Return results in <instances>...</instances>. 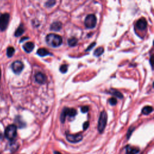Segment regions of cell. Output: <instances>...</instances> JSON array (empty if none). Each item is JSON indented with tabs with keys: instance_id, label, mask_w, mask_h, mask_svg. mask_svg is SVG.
Wrapping results in <instances>:
<instances>
[{
	"instance_id": "obj_1",
	"label": "cell",
	"mask_w": 154,
	"mask_h": 154,
	"mask_svg": "<svg viewBox=\"0 0 154 154\" xmlns=\"http://www.w3.org/2000/svg\"><path fill=\"white\" fill-rule=\"evenodd\" d=\"M46 41L52 47H58L62 44V37L56 34H50L46 37Z\"/></svg>"
},
{
	"instance_id": "obj_2",
	"label": "cell",
	"mask_w": 154,
	"mask_h": 154,
	"mask_svg": "<svg viewBox=\"0 0 154 154\" xmlns=\"http://www.w3.org/2000/svg\"><path fill=\"white\" fill-rule=\"evenodd\" d=\"M17 135V127L15 125H10L5 131V137L9 140H13Z\"/></svg>"
},
{
	"instance_id": "obj_3",
	"label": "cell",
	"mask_w": 154,
	"mask_h": 154,
	"mask_svg": "<svg viewBox=\"0 0 154 154\" xmlns=\"http://www.w3.org/2000/svg\"><path fill=\"white\" fill-rule=\"evenodd\" d=\"M107 121V113L103 111L101 113V114H100V117H99V121H98V128L100 133H102L104 131L106 126Z\"/></svg>"
},
{
	"instance_id": "obj_4",
	"label": "cell",
	"mask_w": 154,
	"mask_h": 154,
	"mask_svg": "<svg viewBox=\"0 0 154 154\" xmlns=\"http://www.w3.org/2000/svg\"><path fill=\"white\" fill-rule=\"evenodd\" d=\"M96 18L94 15H89L85 19L84 24L88 28H93L96 25Z\"/></svg>"
},
{
	"instance_id": "obj_5",
	"label": "cell",
	"mask_w": 154,
	"mask_h": 154,
	"mask_svg": "<svg viewBox=\"0 0 154 154\" xmlns=\"http://www.w3.org/2000/svg\"><path fill=\"white\" fill-rule=\"evenodd\" d=\"M10 16L8 13H4L0 16V30L4 31L7 27L9 22Z\"/></svg>"
},
{
	"instance_id": "obj_6",
	"label": "cell",
	"mask_w": 154,
	"mask_h": 154,
	"mask_svg": "<svg viewBox=\"0 0 154 154\" xmlns=\"http://www.w3.org/2000/svg\"><path fill=\"white\" fill-rule=\"evenodd\" d=\"M83 136L81 134H68L66 136V139L68 142L72 143H78L83 140Z\"/></svg>"
},
{
	"instance_id": "obj_7",
	"label": "cell",
	"mask_w": 154,
	"mask_h": 154,
	"mask_svg": "<svg viewBox=\"0 0 154 154\" xmlns=\"http://www.w3.org/2000/svg\"><path fill=\"white\" fill-rule=\"evenodd\" d=\"M12 69L13 71L16 74H19L24 69V64L21 61H15L12 64Z\"/></svg>"
},
{
	"instance_id": "obj_8",
	"label": "cell",
	"mask_w": 154,
	"mask_h": 154,
	"mask_svg": "<svg viewBox=\"0 0 154 154\" xmlns=\"http://www.w3.org/2000/svg\"><path fill=\"white\" fill-rule=\"evenodd\" d=\"M35 79L39 84H42L46 82V77L43 73L41 72H38L35 75Z\"/></svg>"
},
{
	"instance_id": "obj_9",
	"label": "cell",
	"mask_w": 154,
	"mask_h": 154,
	"mask_svg": "<svg viewBox=\"0 0 154 154\" xmlns=\"http://www.w3.org/2000/svg\"><path fill=\"white\" fill-rule=\"evenodd\" d=\"M147 21L145 19H140L137 22V27L140 30H145L147 27Z\"/></svg>"
},
{
	"instance_id": "obj_10",
	"label": "cell",
	"mask_w": 154,
	"mask_h": 154,
	"mask_svg": "<svg viewBox=\"0 0 154 154\" xmlns=\"http://www.w3.org/2000/svg\"><path fill=\"white\" fill-rule=\"evenodd\" d=\"M126 152L125 154H137L140 152V149L135 147L131 146H126L125 148Z\"/></svg>"
},
{
	"instance_id": "obj_11",
	"label": "cell",
	"mask_w": 154,
	"mask_h": 154,
	"mask_svg": "<svg viewBox=\"0 0 154 154\" xmlns=\"http://www.w3.org/2000/svg\"><path fill=\"white\" fill-rule=\"evenodd\" d=\"M23 48H24V50H25V52L30 53L33 50V49H34L35 44L31 42H27V43H26L24 45Z\"/></svg>"
},
{
	"instance_id": "obj_12",
	"label": "cell",
	"mask_w": 154,
	"mask_h": 154,
	"mask_svg": "<svg viewBox=\"0 0 154 154\" xmlns=\"http://www.w3.org/2000/svg\"><path fill=\"white\" fill-rule=\"evenodd\" d=\"M62 28V24L60 22H53L51 25V30L53 31H60Z\"/></svg>"
},
{
	"instance_id": "obj_13",
	"label": "cell",
	"mask_w": 154,
	"mask_h": 154,
	"mask_svg": "<svg viewBox=\"0 0 154 154\" xmlns=\"http://www.w3.org/2000/svg\"><path fill=\"white\" fill-rule=\"evenodd\" d=\"M37 54L41 57H45L47 55L50 54V53L48 50H46L45 48H40L37 51Z\"/></svg>"
},
{
	"instance_id": "obj_14",
	"label": "cell",
	"mask_w": 154,
	"mask_h": 154,
	"mask_svg": "<svg viewBox=\"0 0 154 154\" xmlns=\"http://www.w3.org/2000/svg\"><path fill=\"white\" fill-rule=\"evenodd\" d=\"M67 116H69L71 117H75L77 115V111L74 109H69L66 108Z\"/></svg>"
},
{
	"instance_id": "obj_15",
	"label": "cell",
	"mask_w": 154,
	"mask_h": 154,
	"mask_svg": "<svg viewBox=\"0 0 154 154\" xmlns=\"http://www.w3.org/2000/svg\"><path fill=\"white\" fill-rule=\"evenodd\" d=\"M15 122L16 123L18 126L19 128H24V127L25 126V123L22 121V120H21V118L19 116L16 117L15 119Z\"/></svg>"
},
{
	"instance_id": "obj_16",
	"label": "cell",
	"mask_w": 154,
	"mask_h": 154,
	"mask_svg": "<svg viewBox=\"0 0 154 154\" xmlns=\"http://www.w3.org/2000/svg\"><path fill=\"white\" fill-rule=\"evenodd\" d=\"M153 111V108L151 106L145 107L142 109V113L145 115H148Z\"/></svg>"
},
{
	"instance_id": "obj_17",
	"label": "cell",
	"mask_w": 154,
	"mask_h": 154,
	"mask_svg": "<svg viewBox=\"0 0 154 154\" xmlns=\"http://www.w3.org/2000/svg\"><path fill=\"white\" fill-rule=\"evenodd\" d=\"M24 32V28L23 27V25H21L18 28V29L16 30V31H15V35L16 37L20 36H21L23 34Z\"/></svg>"
},
{
	"instance_id": "obj_18",
	"label": "cell",
	"mask_w": 154,
	"mask_h": 154,
	"mask_svg": "<svg viewBox=\"0 0 154 154\" xmlns=\"http://www.w3.org/2000/svg\"><path fill=\"white\" fill-rule=\"evenodd\" d=\"M110 93H111V94H112L113 95L115 96L120 99H122L123 98V95L121 93L119 92V91H117V90H115V89H111Z\"/></svg>"
},
{
	"instance_id": "obj_19",
	"label": "cell",
	"mask_w": 154,
	"mask_h": 154,
	"mask_svg": "<svg viewBox=\"0 0 154 154\" xmlns=\"http://www.w3.org/2000/svg\"><path fill=\"white\" fill-rule=\"evenodd\" d=\"M68 45L70 46H75L78 43V40L75 37L70 38L69 39H68Z\"/></svg>"
},
{
	"instance_id": "obj_20",
	"label": "cell",
	"mask_w": 154,
	"mask_h": 154,
	"mask_svg": "<svg viewBox=\"0 0 154 154\" xmlns=\"http://www.w3.org/2000/svg\"><path fill=\"white\" fill-rule=\"evenodd\" d=\"M104 50L102 47H99L95 51L94 55L97 57H99L102 54L104 53Z\"/></svg>"
},
{
	"instance_id": "obj_21",
	"label": "cell",
	"mask_w": 154,
	"mask_h": 154,
	"mask_svg": "<svg viewBox=\"0 0 154 154\" xmlns=\"http://www.w3.org/2000/svg\"><path fill=\"white\" fill-rule=\"evenodd\" d=\"M15 51V50L14 48L9 47L7 50V55L9 57H12L13 56V54H14Z\"/></svg>"
},
{
	"instance_id": "obj_22",
	"label": "cell",
	"mask_w": 154,
	"mask_h": 154,
	"mask_svg": "<svg viewBox=\"0 0 154 154\" xmlns=\"http://www.w3.org/2000/svg\"><path fill=\"white\" fill-rule=\"evenodd\" d=\"M67 116V113H66V108H64L62 113H61V116H60V120H61V122L62 123H64L65 121V119L66 117Z\"/></svg>"
},
{
	"instance_id": "obj_23",
	"label": "cell",
	"mask_w": 154,
	"mask_h": 154,
	"mask_svg": "<svg viewBox=\"0 0 154 154\" xmlns=\"http://www.w3.org/2000/svg\"><path fill=\"white\" fill-rule=\"evenodd\" d=\"M68 66L66 64H63L61 66H60V71L62 73H66L67 71H68Z\"/></svg>"
},
{
	"instance_id": "obj_24",
	"label": "cell",
	"mask_w": 154,
	"mask_h": 154,
	"mask_svg": "<svg viewBox=\"0 0 154 154\" xmlns=\"http://www.w3.org/2000/svg\"><path fill=\"white\" fill-rule=\"evenodd\" d=\"M109 102L111 105H115L117 104V100L115 98H111L109 99Z\"/></svg>"
},
{
	"instance_id": "obj_25",
	"label": "cell",
	"mask_w": 154,
	"mask_h": 154,
	"mask_svg": "<svg viewBox=\"0 0 154 154\" xmlns=\"http://www.w3.org/2000/svg\"><path fill=\"white\" fill-rule=\"evenodd\" d=\"M89 110V107L88 106H83L81 108V111L83 113H85L88 112Z\"/></svg>"
},
{
	"instance_id": "obj_26",
	"label": "cell",
	"mask_w": 154,
	"mask_h": 154,
	"mask_svg": "<svg viewBox=\"0 0 154 154\" xmlns=\"http://www.w3.org/2000/svg\"><path fill=\"white\" fill-rule=\"evenodd\" d=\"M55 3H56L55 1H49L46 3V5L48 7H52V5H54V4Z\"/></svg>"
},
{
	"instance_id": "obj_27",
	"label": "cell",
	"mask_w": 154,
	"mask_h": 154,
	"mask_svg": "<svg viewBox=\"0 0 154 154\" xmlns=\"http://www.w3.org/2000/svg\"><path fill=\"white\" fill-rule=\"evenodd\" d=\"M89 122H85L84 124H83V130H85L89 128Z\"/></svg>"
},
{
	"instance_id": "obj_28",
	"label": "cell",
	"mask_w": 154,
	"mask_h": 154,
	"mask_svg": "<svg viewBox=\"0 0 154 154\" xmlns=\"http://www.w3.org/2000/svg\"><path fill=\"white\" fill-rule=\"evenodd\" d=\"M95 45H96V43H95V42H94V43H92L89 46V47L88 48H87V50H85L86 51H90L91 49H92V48H93V47H94V46H95Z\"/></svg>"
},
{
	"instance_id": "obj_29",
	"label": "cell",
	"mask_w": 154,
	"mask_h": 154,
	"mask_svg": "<svg viewBox=\"0 0 154 154\" xmlns=\"http://www.w3.org/2000/svg\"><path fill=\"white\" fill-rule=\"evenodd\" d=\"M133 130H134V129L131 130V128L129 130V131H128V134H127V138H130V137L131 136V134H132V132L133 131Z\"/></svg>"
},
{
	"instance_id": "obj_30",
	"label": "cell",
	"mask_w": 154,
	"mask_h": 154,
	"mask_svg": "<svg viewBox=\"0 0 154 154\" xmlns=\"http://www.w3.org/2000/svg\"><path fill=\"white\" fill-rule=\"evenodd\" d=\"M54 154H62V153H60V152H58V151H55L54 152Z\"/></svg>"
},
{
	"instance_id": "obj_31",
	"label": "cell",
	"mask_w": 154,
	"mask_h": 154,
	"mask_svg": "<svg viewBox=\"0 0 154 154\" xmlns=\"http://www.w3.org/2000/svg\"><path fill=\"white\" fill-rule=\"evenodd\" d=\"M0 78H1V70H0Z\"/></svg>"
},
{
	"instance_id": "obj_32",
	"label": "cell",
	"mask_w": 154,
	"mask_h": 154,
	"mask_svg": "<svg viewBox=\"0 0 154 154\" xmlns=\"http://www.w3.org/2000/svg\"><path fill=\"white\" fill-rule=\"evenodd\" d=\"M0 16H1V13H0Z\"/></svg>"
},
{
	"instance_id": "obj_33",
	"label": "cell",
	"mask_w": 154,
	"mask_h": 154,
	"mask_svg": "<svg viewBox=\"0 0 154 154\" xmlns=\"http://www.w3.org/2000/svg\"><path fill=\"white\" fill-rule=\"evenodd\" d=\"M0 154H1V153H0Z\"/></svg>"
}]
</instances>
